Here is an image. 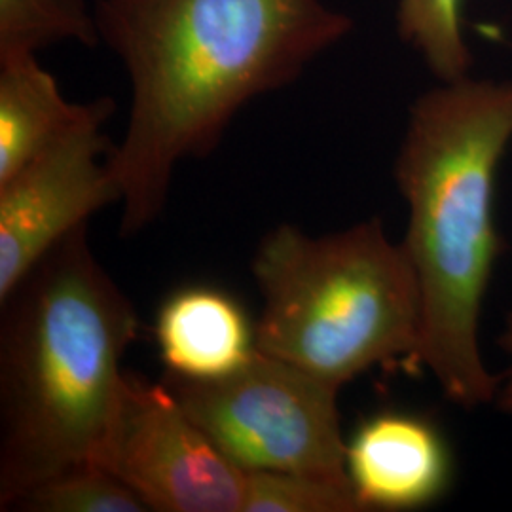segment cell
Instances as JSON below:
<instances>
[{"instance_id":"obj_13","label":"cell","mask_w":512,"mask_h":512,"mask_svg":"<svg viewBox=\"0 0 512 512\" xmlns=\"http://www.w3.org/2000/svg\"><path fill=\"white\" fill-rule=\"evenodd\" d=\"M31 512H148L122 478L99 463H82L40 482L16 503Z\"/></svg>"},{"instance_id":"obj_4","label":"cell","mask_w":512,"mask_h":512,"mask_svg":"<svg viewBox=\"0 0 512 512\" xmlns=\"http://www.w3.org/2000/svg\"><path fill=\"white\" fill-rule=\"evenodd\" d=\"M256 349L342 389L372 366L418 365L420 291L378 219L311 238L281 224L256 249Z\"/></svg>"},{"instance_id":"obj_6","label":"cell","mask_w":512,"mask_h":512,"mask_svg":"<svg viewBox=\"0 0 512 512\" xmlns=\"http://www.w3.org/2000/svg\"><path fill=\"white\" fill-rule=\"evenodd\" d=\"M95 463L122 478L156 512H243L247 476L165 384L126 374Z\"/></svg>"},{"instance_id":"obj_1","label":"cell","mask_w":512,"mask_h":512,"mask_svg":"<svg viewBox=\"0 0 512 512\" xmlns=\"http://www.w3.org/2000/svg\"><path fill=\"white\" fill-rule=\"evenodd\" d=\"M93 10L131 90L109 154L128 236L160 217L184 160L215 150L249 101L293 84L353 31L325 0H97Z\"/></svg>"},{"instance_id":"obj_12","label":"cell","mask_w":512,"mask_h":512,"mask_svg":"<svg viewBox=\"0 0 512 512\" xmlns=\"http://www.w3.org/2000/svg\"><path fill=\"white\" fill-rule=\"evenodd\" d=\"M465 0H397V31L440 82L471 73L473 54L465 37Z\"/></svg>"},{"instance_id":"obj_14","label":"cell","mask_w":512,"mask_h":512,"mask_svg":"<svg viewBox=\"0 0 512 512\" xmlns=\"http://www.w3.org/2000/svg\"><path fill=\"white\" fill-rule=\"evenodd\" d=\"M243 512H365L353 488L289 473L249 471Z\"/></svg>"},{"instance_id":"obj_3","label":"cell","mask_w":512,"mask_h":512,"mask_svg":"<svg viewBox=\"0 0 512 512\" xmlns=\"http://www.w3.org/2000/svg\"><path fill=\"white\" fill-rule=\"evenodd\" d=\"M0 306V511H8L40 482L97 461L139 319L93 255L88 224Z\"/></svg>"},{"instance_id":"obj_7","label":"cell","mask_w":512,"mask_h":512,"mask_svg":"<svg viewBox=\"0 0 512 512\" xmlns=\"http://www.w3.org/2000/svg\"><path fill=\"white\" fill-rule=\"evenodd\" d=\"M114 109L109 97L88 103L73 128L0 183V304L59 241L122 202L103 131Z\"/></svg>"},{"instance_id":"obj_11","label":"cell","mask_w":512,"mask_h":512,"mask_svg":"<svg viewBox=\"0 0 512 512\" xmlns=\"http://www.w3.org/2000/svg\"><path fill=\"white\" fill-rule=\"evenodd\" d=\"M99 46L86 0H0V55L37 54L59 42Z\"/></svg>"},{"instance_id":"obj_9","label":"cell","mask_w":512,"mask_h":512,"mask_svg":"<svg viewBox=\"0 0 512 512\" xmlns=\"http://www.w3.org/2000/svg\"><path fill=\"white\" fill-rule=\"evenodd\" d=\"M154 332L167 374L188 380L224 378L256 351L255 325L230 294L211 287L171 294Z\"/></svg>"},{"instance_id":"obj_2","label":"cell","mask_w":512,"mask_h":512,"mask_svg":"<svg viewBox=\"0 0 512 512\" xmlns=\"http://www.w3.org/2000/svg\"><path fill=\"white\" fill-rule=\"evenodd\" d=\"M511 143L512 80L467 74L416 99L395 162L420 291L418 366L463 408L494 403L499 389L482 359L480 319L501 251L495 183Z\"/></svg>"},{"instance_id":"obj_5","label":"cell","mask_w":512,"mask_h":512,"mask_svg":"<svg viewBox=\"0 0 512 512\" xmlns=\"http://www.w3.org/2000/svg\"><path fill=\"white\" fill-rule=\"evenodd\" d=\"M165 384L241 469L310 476L351 488L338 387L258 349L224 378L167 374Z\"/></svg>"},{"instance_id":"obj_15","label":"cell","mask_w":512,"mask_h":512,"mask_svg":"<svg viewBox=\"0 0 512 512\" xmlns=\"http://www.w3.org/2000/svg\"><path fill=\"white\" fill-rule=\"evenodd\" d=\"M499 346L509 357V366H507L505 374L499 378V389H497L494 403L503 414L512 416V311L505 323V330L499 336Z\"/></svg>"},{"instance_id":"obj_8","label":"cell","mask_w":512,"mask_h":512,"mask_svg":"<svg viewBox=\"0 0 512 512\" xmlns=\"http://www.w3.org/2000/svg\"><path fill=\"white\" fill-rule=\"evenodd\" d=\"M346 465L365 512L431 505L448 490L452 476L439 429L406 412H382L366 420L348 442Z\"/></svg>"},{"instance_id":"obj_10","label":"cell","mask_w":512,"mask_h":512,"mask_svg":"<svg viewBox=\"0 0 512 512\" xmlns=\"http://www.w3.org/2000/svg\"><path fill=\"white\" fill-rule=\"evenodd\" d=\"M37 54L0 55V183L16 175L84 116Z\"/></svg>"}]
</instances>
